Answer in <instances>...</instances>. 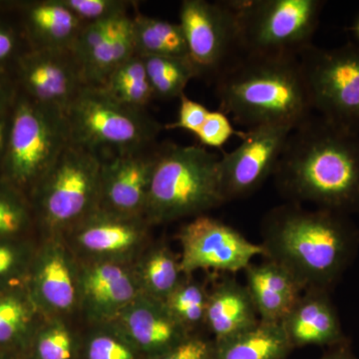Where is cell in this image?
<instances>
[{
  "label": "cell",
  "instance_id": "obj_1",
  "mask_svg": "<svg viewBox=\"0 0 359 359\" xmlns=\"http://www.w3.org/2000/svg\"><path fill=\"white\" fill-rule=\"evenodd\" d=\"M273 177L289 203L359 214V135L313 114L290 132Z\"/></svg>",
  "mask_w": 359,
  "mask_h": 359
},
{
  "label": "cell",
  "instance_id": "obj_2",
  "mask_svg": "<svg viewBox=\"0 0 359 359\" xmlns=\"http://www.w3.org/2000/svg\"><path fill=\"white\" fill-rule=\"evenodd\" d=\"M261 233L264 259L290 271L304 290L332 292L359 250V228L351 216L294 203L266 212Z\"/></svg>",
  "mask_w": 359,
  "mask_h": 359
},
{
  "label": "cell",
  "instance_id": "obj_3",
  "mask_svg": "<svg viewBox=\"0 0 359 359\" xmlns=\"http://www.w3.org/2000/svg\"><path fill=\"white\" fill-rule=\"evenodd\" d=\"M215 80L219 111L247 129H294L313 114L297 56L241 54Z\"/></svg>",
  "mask_w": 359,
  "mask_h": 359
},
{
  "label": "cell",
  "instance_id": "obj_4",
  "mask_svg": "<svg viewBox=\"0 0 359 359\" xmlns=\"http://www.w3.org/2000/svg\"><path fill=\"white\" fill-rule=\"evenodd\" d=\"M219 157L203 146L161 144L146 207L153 226L196 218L226 204Z\"/></svg>",
  "mask_w": 359,
  "mask_h": 359
},
{
  "label": "cell",
  "instance_id": "obj_5",
  "mask_svg": "<svg viewBox=\"0 0 359 359\" xmlns=\"http://www.w3.org/2000/svg\"><path fill=\"white\" fill-rule=\"evenodd\" d=\"M102 160L71 143L29 195L40 237L62 236L98 209Z\"/></svg>",
  "mask_w": 359,
  "mask_h": 359
},
{
  "label": "cell",
  "instance_id": "obj_6",
  "mask_svg": "<svg viewBox=\"0 0 359 359\" xmlns=\"http://www.w3.org/2000/svg\"><path fill=\"white\" fill-rule=\"evenodd\" d=\"M71 143L65 112L16 97L0 178L29 198Z\"/></svg>",
  "mask_w": 359,
  "mask_h": 359
},
{
  "label": "cell",
  "instance_id": "obj_7",
  "mask_svg": "<svg viewBox=\"0 0 359 359\" xmlns=\"http://www.w3.org/2000/svg\"><path fill=\"white\" fill-rule=\"evenodd\" d=\"M65 116L72 144L98 156L101 152L114 156L151 147L157 144V137L164 129L146 110L123 105L98 86L80 90Z\"/></svg>",
  "mask_w": 359,
  "mask_h": 359
},
{
  "label": "cell",
  "instance_id": "obj_8",
  "mask_svg": "<svg viewBox=\"0 0 359 359\" xmlns=\"http://www.w3.org/2000/svg\"><path fill=\"white\" fill-rule=\"evenodd\" d=\"M237 16L241 54L299 57L313 44L325 1L229 0Z\"/></svg>",
  "mask_w": 359,
  "mask_h": 359
},
{
  "label": "cell",
  "instance_id": "obj_9",
  "mask_svg": "<svg viewBox=\"0 0 359 359\" xmlns=\"http://www.w3.org/2000/svg\"><path fill=\"white\" fill-rule=\"evenodd\" d=\"M299 60L313 112L359 135V45L327 49L311 44Z\"/></svg>",
  "mask_w": 359,
  "mask_h": 359
},
{
  "label": "cell",
  "instance_id": "obj_10",
  "mask_svg": "<svg viewBox=\"0 0 359 359\" xmlns=\"http://www.w3.org/2000/svg\"><path fill=\"white\" fill-rule=\"evenodd\" d=\"M180 22L199 77L216 79L241 55L237 16L229 1L184 0Z\"/></svg>",
  "mask_w": 359,
  "mask_h": 359
},
{
  "label": "cell",
  "instance_id": "obj_11",
  "mask_svg": "<svg viewBox=\"0 0 359 359\" xmlns=\"http://www.w3.org/2000/svg\"><path fill=\"white\" fill-rule=\"evenodd\" d=\"M153 226L144 217H124L97 209L62 237L78 262L133 264L153 242Z\"/></svg>",
  "mask_w": 359,
  "mask_h": 359
},
{
  "label": "cell",
  "instance_id": "obj_12",
  "mask_svg": "<svg viewBox=\"0 0 359 359\" xmlns=\"http://www.w3.org/2000/svg\"><path fill=\"white\" fill-rule=\"evenodd\" d=\"M181 269L193 276L200 269L237 273L257 257H264L261 244H255L233 226L208 215L196 217L180 229Z\"/></svg>",
  "mask_w": 359,
  "mask_h": 359
},
{
  "label": "cell",
  "instance_id": "obj_13",
  "mask_svg": "<svg viewBox=\"0 0 359 359\" xmlns=\"http://www.w3.org/2000/svg\"><path fill=\"white\" fill-rule=\"evenodd\" d=\"M292 130L287 125L271 124L243 132L240 145L219 158L224 202L249 197L273 176Z\"/></svg>",
  "mask_w": 359,
  "mask_h": 359
},
{
  "label": "cell",
  "instance_id": "obj_14",
  "mask_svg": "<svg viewBox=\"0 0 359 359\" xmlns=\"http://www.w3.org/2000/svg\"><path fill=\"white\" fill-rule=\"evenodd\" d=\"M78 276L79 264L65 238L40 237L26 283L33 299L46 318L78 320Z\"/></svg>",
  "mask_w": 359,
  "mask_h": 359
},
{
  "label": "cell",
  "instance_id": "obj_15",
  "mask_svg": "<svg viewBox=\"0 0 359 359\" xmlns=\"http://www.w3.org/2000/svg\"><path fill=\"white\" fill-rule=\"evenodd\" d=\"M161 144L102 160L98 209L124 217H144Z\"/></svg>",
  "mask_w": 359,
  "mask_h": 359
},
{
  "label": "cell",
  "instance_id": "obj_16",
  "mask_svg": "<svg viewBox=\"0 0 359 359\" xmlns=\"http://www.w3.org/2000/svg\"><path fill=\"white\" fill-rule=\"evenodd\" d=\"M16 60L23 95L40 105L65 113L86 86L72 50L32 48Z\"/></svg>",
  "mask_w": 359,
  "mask_h": 359
},
{
  "label": "cell",
  "instance_id": "obj_17",
  "mask_svg": "<svg viewBox=\"0 0 359 359\" xmlns=\"http://www.w3.org/2000/svg\"><path fill=\"white\" fill-rule=\"evenodd\" d=\"M79 316L85 323L114 320L141 294L133 266L114 262H78Z\"/></svg>",
  "mask_w": 359,
  "mask_h": 359
},
{
  "label": "cell",
  "instance_id": "obj_18",
  "mask_svg": "<svg viewBox=\"0 0 359 359\" xmlns=\"http://www.w3.org/2000/svg\"><path fill=\"white\" fill-rule=\"evenodd\" d=\"M86 86H98L131 58L135 51L132 18L128 13L85 25L73 45Z\"/></svg>",
  "mask_w": 359,
  "mask_h": 359
},
{
  "label": "cell",
  "instance_id": "obj_19",
  "mask_svg": "<svg viewBox=\"0 0 359 359\" xmlns=\"http://www.w3.org/2000/svg\"><path fill=\"white\" fill-rule=\"evenodd\" d=\"M113 321L147 359L166 353L193 335L165 302L142 292Z\"/></svg>",
  "mask_w": 359,
  "mask_h": 359
},
{
  "label": "cell",
  "instance_id": "obj_20",
  "mask_svg": "<svg viewBox=\"0 0 359 359\" xmlns=\"http://www.w3.org/2000/svg\"><path fill=\"white\" fill-rule=\"evenodd\" d=\"M282 325L294 348H330L348 340L342 330L339 311L330 292L325 290H304Z\"/></svg>",
  "mask_w": 359,
  "mask_h": 359
},
{
  "label": "cell",
  "instance_id": "obj_21",
  "mask_svg": "<svg viewBox=\"0 0 359 359\" xmlns=\"http://www.w3.org/2000/svg\"><path fill=\"white\" fill-rule=\"evenodd\" d=\"M245 273V287L261 320L282 323L304 292L290 271L271 259L250 264Z\"/></svg>",
  "mask_w": 359,
  "mask_h": 359
},
{
  "label": "cell",
  "instance_id": "obj_22",
  "mask_svg": "<svg viewBox=\"0 0 359 359\" xmlns=\"http://www.w3.org/2000/svg\"><path fill=\"white\" fill-rule=\"evenodd\" d=\"M259 321L245 285L226 278L212 287L208 295L205 327L215 341L230 339Z\"/></svg>",
  "mask_w": 359,
  "mask_h": 359
},
{
  "label": "cell",
  "instance_id": "obj_23",
  "mask_svg": "<svg viewBox=\"0 0 359 359\" xmlns=\"http://www.w3.org/2000/svg\"><path fill=\"white\" fill-rule=\"evenodd\" d=\"M46 318L26 280L0 287V351L26 355L32 337Z\"/></svg>",
  "mask_w": 359,
  "mask_h": 359
},
{
  "label": "cell",
  "instance_id": "obj_24",
  "mask_svg": "<svg viewBox=\"0 0 359 359\" xmlns=\"http://www.w3.org/2000/svg\"><path fill=\"white\" fill-rule=\"evenodd\" d=\"M25 25L32 48L72 50L85 25L61 0L33 2L25 9Z\"/></svg>",
  "mask_w": 359,
  "mask_h": 359
},
{
  "label": "cell",
  "instance_id": "obj_25",
  "mask_svg": "<svg viewBox=\"0 0 359 359\" xmlns=\"http://www.w3.org/2000/svg\"><path fill=\"white\" fill-rule=\"evenodd\" d=\"M214 342V359H287L294 349L282 323L261 320L235 337Z\"/></svg>",
  "mask_w": 359,
  "mask_h": 359
},
{
  "label": "cell",
  "instance_id": "obj_26",
  "mask_svg": "<svg viewBox=\"0 0 359 359\" xmlns=\"http://www.w3.org/2000/svg\"><path fill=\"white\" fill-rule=\"evenodd\" d=\"M180 259L169 245L153 241L132 264L142 294L166 301L184 276Z\"/></svg>",
  "mask_w": 359,
  "mask_h": 359
},
{
  "label": "cell",
  "instance_id": "obj_27",
  "mask_svg": "<svg viewBox=\"0 0 359 359\" xmlns=\"http://www.w3.org/2000/svg\"><path fill=\"white\" fill-rule=\"evenodd\" d=\"M135 51L141 57L189 58L188 46L179 23L150 18L137 11L132 18Z\"/></svg>",
  "mask_w": 359,
  "mask_h": 359
},
{
  "label": "cell",
  "instance_id": "obj_28",
  "mask_svg": "<svg viewBox=\"0 0 359 359\" xmlns=\"http://www.w3.org/2000/svg\"><path fill=\"white\" fill-rule=\"evenodd\" d=\"M81 325L78 359H147L115 321Z\"/></svg>",
  "mask_w": 359,
  "mask_h": 359
},
{
  "label": "cell",
  "instance_id": "obj_29",
  "mask_svg": "<svg viewBox=\"0 0 359 359\" xmlns=\"http://www.w3.org/2000/svg\"><path fill=\"white\" fill-rule=\"evenodd\" d=\"M100 87L118 102L135 109L145 110L155 99L145 61L138 54L116 68Z\"/></svg>",
  "mask_w": 359,
  "mask_h": 359
},
{
  "label": "cell",
  "instance_id": "obj_30",
  "mask_svg": "<svg viewBox=\"0 0 359 359\" xmlns=\"http://www.w3.org/2000/svg\"><path fill=\"white\" fill-rule=\"evenodd\" d=\"M80 327L75 320L47 318L32 337L30 359H78Z\"/></svg>",
  "mask_w": 359,
  "mask_h": 359
},
{
  "label": "cell",
  "instance_id": "obj_31",
  "mask_svg": "<svg viewBox=\"0 0 359 359\" xmlns=\"http://www.w3.org/2000/svg\"><path fill=\"white\" fill-rule=\"evenodd\" d=\"M34 231L39 228L29 198L0 178V241L32 238Z\"/></svg>",
  "mask_w": 359,
  "mask_h": 359
},
{
  "label": "cell",
  "instance_id": "obj_32",
  "mask_svg": "<svg viewBox=\"0 0 359 359\" xmlns=\"http://www.w3.org/2000/svg\"><path fill=\"white\" fill-rule=\"evenodd\" d=\"M155 98L171 100L183 95L187 85L199 77L190 58L143 57Z\"/></svg>",
  "mask_w": 359,
  "mask_h": 359
},
{
  "label": "cell",
  "instance_id": "obj_33",
  "mask_svg": "<svg viewBox=\"0 0 359 359\" xmlns=\"http://www.w3.org/2000/svg\"><path fill=\"white\" fill-rule=\"evenodd\" d=\"M209 290L192 276H184L178 287L165 301L176 320L192 334L205 327Z\"/></svg>",
  "mask_w": 359,
  "mask_h": 359
},
{
  "label": "cell",
  "instance_id": "obj_34",
  "mask_svg": "<svg viewBox=\"0 0 359 359\" xmlns=\"http://www.w3.org/2000/svg\"><path fill=\"white\" fill-rule=\"evenodd\" d=\"M39 238L0 241V287L26 280Z\"/></svg>",
  "mask_w": 359,
  "mask_h": 359
},
{
  "label": "cell",
  "instance_id": "obj_35",
  "mask_svg": "<svg viewBox=\"0 0 359 359\" xmlns=\"http://www.w3.org/2000/svg\"><path fill=\"white\" fill-rule=\"evenodd\" d=\"M84 25L111 20L128 13L134 2L126 0H61Z\"/></svg>",
  "mask_w": 359,
  "mask_h": 359
},
{
  "label": "cell",
  "instance_id": "obj_36",
  "mask_svg": "<svg viewBox=\"0 0 359 359\" xmlns=\"http://www.w3.org/2000/svg\"><path fill=\"white\" fill-rule=\"evenodd\" d=\"M242 133L233 128L228 116L218 110L210 111L204 124L195 136L203 147L221 149L233 135L241 137Z\"/></svg>",
  "mask_w": 359,
  "mask_h": 359
},
{
  "label": "cell",
  "instance_id": "obj_37",
  "mask_svg": "<svg viewBox=\"0 0 359 359\" xmlns=\"http://www.w3.org/2000/svg\"><path fill=\"white\" fill-rule=\"evenodd\" d=\"M210 111L205 106L189 98L186 94L180 97L178 118L176 121L165 125V130H185L194 135L204 124Z\"/></svg>",
  "mask_w": 359,
  "mask_h": 359
},
{
  "label": "cell",
  "instance_id": "obj_38",
  "mask_svg": "<svg viewBox=\"0 0 359 359\" xmlns=\"http://www.w3.org/2000/svg\"><path fill=\"white\" fill-rule=\"evenodd\" d=\"M214 339L195 334L171 351L151 359H214Z\"/></svg>",
  "mask_w": 359,
  "mask_h": 359
},
{
  "label": "cell",
  "instance_id": "obj_39",
  "mask_svg": "<svg viewBox=\"0 0 359 359\" xmlns=\"http://www.w3.org/2000/svg\"><path fill=\"white\" fill-rule=\"evenodd\" d=\"M18 39L11 28L0 25V66L18 54Z\"/></svg>",
  "mask_w": 359,
  "mask_h": 359
},
{
  "label": "cell",
  "instance_id": "obj_40",
  "mask_svg": "<svg viewBox=\"0 0 359 359\" xmlns=\"http://www.w3.org/2000/svg\"><path fill=\"white\" fill-rule=\"evenodd\" d=\"M15 99L13 85L9 83L8 80L0 71V113L11 110L15 102Z\"/></svg>",
  "mask_w": 359,
  "mask_h": 359
},
{
  "label": "cell",
  "instance_id": "obj_41",
  "mask_svg": "<svg viewBox=\"0 0 359 359\" xmlns=\"http://www.w3.org/2000/svg\"><path fill=\"white\" fill-rule=\"evenodd\" d=\"M318 359H359L356 354L353 351L351 347V340L344 342V344H339L330 347L323 355Z\"/></svg>",
  "mask_w": 359,
  "mask_h": 359
},
{
  "label": "cell",
  "instance_id": "obj_42",
  "mask_svg": "<svg viewBox=\"0 0 359 359\" xmlns=\"http://www.w3.org/2000/svg\"><path fill=\"white\" fill-rule=\"evenodd\" d=\"M11 108L6 112L0 113V166L4 160V153L8 140L9 128H11Z\"/></svg>",
  "mask_w": 359,
  "mask_h": 359
},
{
  "label": "cell",
  "instance_id": "obj_43",
  "mask_svg": "<svg viewBox=\"0 0 359 359\" xmlns=\"http://www.w3.org/2000/svg\"><path fill=\"white\" fill-rule=\"evenodd\" d=\"M25 354L13 351H0V359H20V356Z\"/></svg>",
  "mask_w": 359,
  "mask_h": 359
},
{
  "label": "cell",
  "instance_id": "obj_44",
  "mask_svg": "<svg viewBox=\"0 0 359 359\" xmlns=\"http://www.w3.org/2000/svg\"><path fill=\"white\" fill-rule=\"evenodd\" d=\"M349 29L353 33L354 36H355L356 40H358V44L359 45V16L356 18V20L354 21L353 26H351Z\"/></svg>",
  "mask_w": 359,
  "mask_h": 359
}]
</instances>
